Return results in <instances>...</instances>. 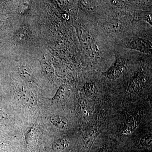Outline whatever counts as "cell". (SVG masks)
Returning a JSON list of instances; mask_svg holds the SVG:
<instances>
[{
  "instance_id": "obj_6",
  "label": "cell",
  "mask_w": 152,
  "mask_h": 152,
  "mask_svg": "<svg viewBox=\"0 0 152 152\" xmlns=\"http://www.w3.org/2000/svg\"><path fill=\"white\" fill-rule=\"evenodd\" d=\"M69 146L67 140L65 139H59L55 141L52 144V148L56 152L64 151Z\"/></svg>"
},
{
  "instance_id": "obj_4",
  "label": "cell",
  "mask_w": 152,
  "mask_h": 152,
  "mask_svg": "<svg viewBox=\"0 0 152 152\" xmlns=\"http://www.w3.org/2000/svg\"><path fill=\"white\" fill-rule=\"evenodd\" d=\"M69 90L66 85H63L59 88L53 100L56 101H62L67 99L69 96Z\"/></svg>"
},
{
  "instance_id": "obj_13",
  "label": "cell",
  "mask_w": 152,
  "mask_h": 152,
  "mask_svg": "<svg viewBox=\"0 0 152 152\" xmlns=\"http://www.w3.org/2000/svg\"><path fill=\"white\" fill-rule=\"evenodd\" d=\"M33 130H30L28 133L27 134L28 139L26 140L28 143H30L33 141V137H34V134H32Z\"/></svg>"
},
{
  "instance_id": "obj_3",
  "label": "cell",
  "mask_w": 152,
  "mask_h": 152,
  "mask_svg": "<svg viewBox=\"0 0 152 152\" xmlns=\"http://www.w3.org/2000/svg\"><path fill=\"white\" fill-rule=\"evenodd\" d=\"M49 120L52 124L61 129H67L69 126L68 120L62 116H52L49 118Z\"/></svg>"
},
{
  "instance_id": "obj_11",
  "label": "cell",
  "mask_w": 152,
  "mask_h": 152,
  "mask_svg": "<svg viewBox=\"0 0 152 152\" xmlns=\"http://www.w3.org/2000/svg\"><path fill=\"white\" fill-rule=\"evenodd\" d=\"M106 28L109 31L116 33L120 31L121 29L120 23L118 22L113 21L108 23L106 25Z\"/></svg>"
},
{
  "instance_id": "obj_14",
  "label": "cell",
  "mask_w": 152,
  "mask_h": 152,
  "mask_svg": "<svg viewBox=\"0 0 152 152\" xmlns=\"http://www.w3.org/2000/svg\"><path fill=\"white\" fill-rule=\"evenodd\" d=\"M7 118L6 114L2 111L0 110V123L3 122Z\"/></svg>"
},
{
  "instance_id": "obj_10",
  "label": "cell",
  "mask_w": 152,
  "mask_h": 152,
  "mask_svg": "<svg viewBox=\"0 0 152 152\" xmlns=\"http://www.w3.org/2000/svg\"><path fill=\"white\" fill-rule=\"evenodd\" d=\"M80 7L83 10L86 12H90L94 10L96 5L92 1H82L80 2Z\"/></svg>"
},
{
  "instance_id": "obj_5",
  "label": "cell",
  "mask_w": 152,
  "mask_h": 152,
  "mask_svg": "<svg viewBox=\"0 0 152 152\" xmlns=\"http://www.w3.org/2000/svg\"><path fill=\"white\" fill-rule=\"evenodd\" d=\"M84 89L85 94L88 97L93 99L96 96L98 91L94 83H86L85 85Z\"/></svg>"
},
{
  "instance_id": "obj_7",
  "label": "cell",
  "mask_w": 152,
  "mask_h": 152,
  "mask_svg": "<svg viewBox=\"0 0 152 152\" xmlns=\"http://www.w3.org/2000/svg\"><path fill=\"white\" fill-rule=\"evenodd\" d=\"M123 71V68L120 66H116L112 67L107 72V77L109 79L113 80L119 78L122 74Z\"/></svg>"
},
{
  "instance_id": "obj_9",
  "label": "cell",
  "mask_w": 152,
  "mask_h": 152,
  "mask_svg": "<svg viewBox=\"0 0 152 152\" xmlns=\"http://www.w3.org/2000/svg\"><path fill=\"white\" fill-rule=\"evenodd\" d=\"M140 78L137 75L131 81L128 88L129 92L132 94L137 92L140 88Z\"/></svg>"
},
{
  "instance_id": "obj_8",
  "label": "cell",
  "mask_w": 152,
  "mask_h": 152,
  "mask_svg": "<svg viewBox=\"0 0 152 152\" xmlns=\"http://www.w3.org/2000/svg\"><path fill=\"white\" fill-rule=\"evenodd\" d=\"M19 73L22 78L28 80L33 78L32 71L30 68L26 66H23L19 69Z\"/></svg>"
},
{
  "instance_id": "obj_12",
  "label": "cell",
  "mask_w": 152,
  "mask_h": 152,
  "mask_svg": "<svg viewBox=\"0 0 152 152\" xmlns=\"http://www.w3.org/2000/svg\"><path fill=\"white\" fill-rule=\"evenodd\" d=\"M141 145L142 147H148L151 145V137H144L142 138L140 142Z\"/></svg>"
},
{
  "instance_id": "obj_15",
  "label": "cell",
  "mask_w": 152,
  "mask_h": 152,
  "mask_svg": "<svg viewBox=\"0 0 152 152\" xmlns=\"http://www.w3.org/2000/svg\"><path fill=\"white\" fill-rule=\"evenodd\" d=\"M98 152H109V150L106 147L103 146L101 147Z\"/></svg>"
},
{
  "instance_id": "obj_1",
  "label": "cell",
  "mask_w": 152,
  "mask_h": 152,
  "mask_svg": "<svg viewBox=\"0 0 152 152\" xmlns=\"http://www.w3.org/2000/svg\"><path fill=\"white\" fill-rule=\"evenodd\" d=\"M19 97L22 102L27 106L34 107L37 104V99L32 94L27 90H22L19 93Z\"/></svg>"
},
{
  "instance_id": "obj_2",
  "label": "cell",
  "mask_w": 152,
  "mask_h": 152,
  "mask_svg": "<svg viewBox=\"0 0 152 152\" xmlns=\"http://www.w3.org/2000/svg\"><path fill=\"white\" fill-rule=\"evenodd\" d=\"M130 48L132 49L139 50L143 52H150L151 47L149 42L148 41L138 39L132 41L130 44Z\"/></svg>"
}]
</instances>
